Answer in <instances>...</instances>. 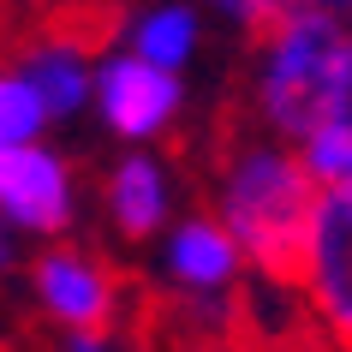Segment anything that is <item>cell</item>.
Returning <instances> with one entry per match:
<instances>
[{
    "instance_id": "obj_1",
    "label": "cell",
    "mask_w": 352,
    "mask_h": 352,
    "mask_svg": "<svg viewBox=\"0 0 352 352\" xmlns=\"http://www.w3.org/2000/svg\"><path fill=\"white\" fill-rule=\"evenodd\" d=\"M209 204L215 221L275 287L293 293L305 280V239L316 209V179L305 155H287L263 138H227L209 155Z\"/></svg>"
},
{
    "instance_id": "obj_2",
    "label": "cell",
    "mask_w": 352,
    "mask_h": 352,
    "mask_svg": "<svg viewBox=\"0 0 352 352\" xmlns=\"http://www.w3.org/2000/svg\"><path fill=\"white\" fill-rule=\"evenodd\" d=\"M298 293L311 305L322 340L340 346V352H352V179L316 191Z\"/></svg>"
},
{
    "instance_id": "obj_3",
    "label": "cell",
    "mask_w": 352,
    "mask_h": 352,
    "mask_svg": "<svg viewBox=\"0 0 352 352\" xmlns=\"http://www.w3.org/2000/svg\"><path fill=\"white\" fill-rule=\"evenodd\" d=\"M30 287H36V305L72 334H108L120 322V305H126L120 275L78 245H48L30 269Z\"/></svg>"
},
{
    "instance_id": "obj_4",
    "label": "cell",
    "mask_w": 352,
    "mask_h": 352,
    "mask_svg": "<svg viewBox=\"0 0 352 352\" xmlns=\"http://www.w3.org/2000/svg\"><path fill=\"white\" fill-rule=\"evenodd\" d=\"M0 215L19 233H66L72 227V167L54 149L6 144L0 149Z\"/></svg>"
},
{
    "instance_id": "obj_5",
    "label": "cell",
    "mask_w": 352,
    "mask_h": 352,
    "mask_svg": "<svg viewBox=\"0 0 352 352\" xmlns=\"http://www.w3.org/2000/svg\"><path fill=\"white\" fill-rule=\"evenodd\" d=\"M96 102L120 138H155L179 113V78H173V66H155L144 54H120V60H102Z\"/></svg>"
},
{
    "instance_id": "obj_6",
    "label": "cell",
    "mask_w": 352,
    "mask_h": 352,
    "mask_svg": "<svg viewBox=\"0 0 352 352\" xmlns=\"http://www.w3.org/2000/svg\"><path fill=\"white\" fill-rule=\"evenodd\" d=\"M90 42L72 36V30H48L42 42H30L19 60V72L36 84L42 108H48V120H72L84 102L96 96V72H90Z\"/></svg>"
},
{
    "instance_id": "obj_7",
    "label": "cell",
    "mask_w": 352,
    "mask_h": 352,
    "mask_svg": "<svg viewBox=\"0 0 352 352\" xmlns=\"http://www.w3.org/2000/svg\"><path fill=\"white\" fill-rule=\"evenodd\" d=\"M239 239L227 233L215 215H191L173 239H167V275L186 293H227L239 280Z\"/></svg>"
},
{
    "instance_id": "obj_8",
    "label": "cell",
    "mask_w": 352,
    "mask_h": 352,
    "mask_svg": "<svg viewBox=\"0 0 352 352\" xmlns=\"http://www.w3.org/2000/svg\"><path fill=\"white\" fill-rule=\"evenodd\" d=\"M108 215L126 239H149L167 221V173L155 167V155H126L108 173Z\"/></svg>"
},
{
    "instance_id": "obj_9",
    "label": "cell",
    "mask_w": 352,
    "mask_h": 352,
    "mask_svg": "<svg viewBox=\"0 0 352 352\" xmlns=\"http://www.w3.org/2000/svg\"><path fill=\"white\" fill-rule=\"evenodd\" d=\"M42 126H48V108H42L36 84L19 66H0V149L6 144H36Z\"/></svg>"
},
{
    "instance_id": "obj_10",
    "label": "cell",
    "mask_w": 352,
    "mask_h": 352,
    "mask_svg": "<svg viewBox=\"0 0 352 352\" xmlns=\"http://www.w3.org/2000/svg\"><path fill=\"white\" fill-rule=\"evenodd\" d=\"M191 42H197V24H191L186 6H162V12H144L138 19V48L131 54L155 60V66H179L191 54Z\"/></svg>"
},
{
    "instance_id": "obj_11",
    "label": "cell",
    "mask_w": 352,
    "mask_h": 352,
    "mask_svg": "<svg viewBox=\"0 0 352 352\" xmlns=\"http://www.w3.org/2000/svg\"><path fill=\"white\" fill-rule=\"evenodd\" d=\"M305 167H311L316 186H346L352 179V126H322L298 144Z\"/></svg>"
},
{
    "instance_id": "obj_12",
    "label": "cell",
    "mask_w": 352,
    "mask_h": 352,
    "mask_svg": "<svg viewBox=\"0 0 352 352\" xmlns=\"http://www.w3.org/2000/svg\"><path fill=\"white\" fill-rule=\"evenodd\" d=\"M287 6V19L293 12H334V19H352V0H280Z\"/></svg>"
},
{
    "instance_id": "obj_13",
    "label": "cell",
    "mask_w": 352,
    "mask_h": 352,
    "mask_svg": "<svg viewBox=\"0 0 352 352\" xmlns=\"http://www.w3.org/2000/svg\"><path fill=\"white\" fill-rule=\"evenodd\" d=\"M12 263H19V227H12L6 215H0V275H6Z\"/></svg>"
},
{
    "instance_id": "obj_14",
    "label": "cell",
    "mask_w": 352,
    "mask_h": 352,
    "mask_svg": "<svg viewBox=\"0 0 352 352\" xmlns=\"http://www.w3.org/2000/svg\"><path fill=\"white\" fill-rule=\"evenodd\" d=\"M66 352H113V346H108V334H72Z\"/></svg>"
}]
</instances>
